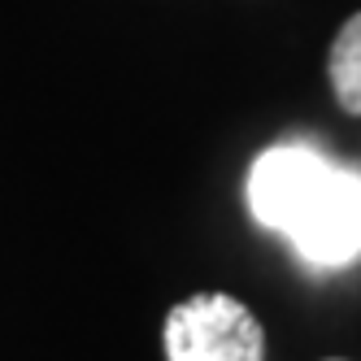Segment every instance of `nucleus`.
Wrapping results in <instances>:
<instances>
[{
	"label": "nucleus",
	"instance_id": "1",
	"mask_svg": "<svg viewBox=\"0 0 361 361\" xmlns=\"http://www.w3.org/2000/svg\"><path fill=\"white\" fill-rule=\"evenodd\" d=\"M170 361H266V331L226 292H200L166 314Z\"/></svg>",
	"mask_w": 361,
	"mask_h": 361
},
{
	"label": "nucleus",
	"instance_id": "4",
	"mask_svg": "<svg viewBox=\"0 0 361 361\" xmlns=\"http://www.w3.org/2000/svg\"><path fill=\"white\" fill-rule=\"evenodd\" d=\"M326 79L340 109L361 118V13H353L335 35L331 57H326Z\"/></svg>",
	"mask_w": 361,
	"mask_h": 361
},
{
	"label": "nucleus",
	"instance_id": "2",
	"mask_svg": "<svg viewBox=\"0 0 361 361\" xmlns=\"http://www.w3.org/2000/svg\"><path fill=\"white\" fill-rule=\"evenodd\" d=\"M288 240L309 266H348L361 257V174L331 166L288 226Z\"/></svg>",
	"mask_w": 361,
	"mask_h": 361
},
{
	"label": "nucleus",
	"instance_id": "3",
	"mask_svg": "<svg viewBox=\"0 0 361 361\" xmlns=\"http://www.w3.org/2000/svg\"><path fill=\"white\" fill-rule=\"evenodd\" d=\"M326 170H331V161L322 152H314L309 144H274V148H266L262 157L252 161V174H248V209H252V218L262 226L288 235V226L305 209V200L318 192Z\"/></svg>",
	"mask_w": 361,
	"mask_h": 361
}]
</instances>
